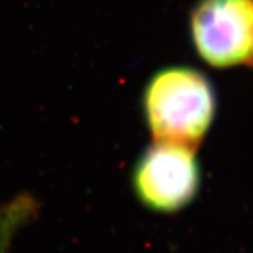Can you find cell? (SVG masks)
Instances as JSON below:
<instances>
[{
  "label": "cell",
  "instance_id": "obj_1",
  "mask_svg": "<svg viewBox=\"0 0 253 253\" xmlns=\"http://www.w3.org/2000/svg\"><path fill=\"white\" fill-rule=\"evenodd\" d=\"M141 111L153 141L197 149L215 121L217 95L202 71L190 66H169L147 81Z\"/></svg>",
  "mask_w": 253,
  "mask_h": 253
},
{
  "label": "cell",
  "instance_id": "obj_2",
  "mask_svg": "<svg viewBox=\"0 0 253 253\" xmlns=\"http://www.w3.org/2000/svg\"><path fill=\"white\" fill-rule=\"evenodd\" d=\"M196 151L166 141L148 145L131 172V186L138 202L162 215L177 213L193 203L202 184Z\"/></svg>",
  "mask_w": 253,
  "mask_h": 253
},
{
  "label": "cell",
  "instance_id": "obj_3",
  "mask_svg": "<svg viewBox=\"0 0 253 253\" xmlns=\"http://www.w3.org/2000/svg\"><path fill=\"white\" fill-rule=\"evenodd\" d=\"M189 34L196 54L211 67L253 66V0H198Z\"/></svg>",
  "mask_w": 253,
  "mask_h": 253
},
{
  "label": "cell",
  "instance_id": "obj_4",
  "mask_svg": "<svg viewBox=\"0 0 253 253\" xmlns=\"http://www.w3.org/2000/svg\"><path fill=\"white\" fill-rule=\"evenodd\" d=\"M39 212V202L29 193L14 197L0 210V253H8L23 226L34 220Z\"/></svg>",
  "mask_w": 253,
  "mask_h": 253
}]
</instances>
